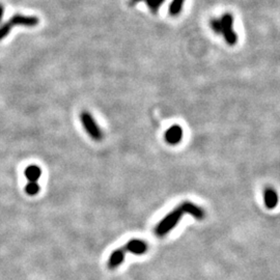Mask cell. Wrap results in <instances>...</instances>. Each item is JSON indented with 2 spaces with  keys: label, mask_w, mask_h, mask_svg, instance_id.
<instances>
[{
  "label": "cell",
  "mask_w": 280,
  "mask_h": 280,
  "mask_svg": "<svg viewBox=\"0 0 280 280\" xmlns=\"http://www.w3.org/2000/svg\"><path fill=\"white\" fill-rule=\"evenodd\" d=\"M183 129L182 127L178 126V125H173L172 127H170L169 129L166 131L164 137H165V141L168 144L171 145H176L178 143H180L183 139Z\"/></svg>",
  "instance_id": "obj_6"
},
{
  "label": "cell",
  "mask_w": 280,
  "mask_h": 280,
  "mask_svg": "<svg viewBox=\"0 0 280 280\" xmlns=\"http://www.w3.org/2000/svg\"><path fill=\"white\" fill-rule=\"evenodd\" d=\"M25 192L30 195H37L40 192V186L38 183H33V182H28V184L25 186Z\"/></svg>",
  "instance_id": "obj_13"
},
{
  "label": "cell",
  "mask_w": 280,
  "mask_h": 280,
  "mask_svg": "<svg viewBox=\"0 0 280 280\" xmlns=\"http://www.w3.org/2000/svg\"><path fill=\"white\" fill-rule=\"evenodd\" d=\"M182 210H183V212L184 213H187V214H189L191 215L192 217H194L195 219L197 220H202L205 218V211L200 208L198 206L194 205L193 203H190V202H185L183 204L180 205Z\"/></svg>",
  "instance_id": "obj_7"
},
{
  "label": "cell",
  "mask_w": 280,
  "mask_h": 280,
  "mask_svg": "<svg viewBox=\"0 0 280 280\" xmlns=\"http://www.w3.org/2000/svg\"><path fill=\"white\" fill-rule=\"evenodd\" d=\"M24 174H25L26 179L28 180V182L38 183L39 179L42 176V169L37 165H30V166L26 167Z\"/></svg>",
  "instance_id": "obj_10"
},
{
  "label": "cell",
  "mask_w": 280,
  "mask_h": 280,
  "mask_svg": "<svg viewBox=\"0 0 280 280\" xmlns=\"http://www.w3.org/2000/svg\"><path fill=\"white\" fill-rule=\"evenodd\" d=\"M210 28L216 34L222 36L226 44L233 46L238 43V34L233 29V17L229 13H225L219 18L210 20Z\"/></svg>",
  "instance_id": "obj_1"
},
{
  "label": "cell",
  "mask_w": 280,
  "mask_h": 280,
  "mask_svg": "<svg viewBox=\"0 0 280 280\" xmlns=\"http://www.w3.org/2000/svg\"><path fill=\"white\" fill-rule=\"evenodd\" d=\"M3 13H4V7L2 4H0V23H1L2 17H3Z\"/></svg>",
  "instance_id": "obj_16"
},
{
  "label": "cell",
  "mask_w": 280,
  "mask_h": 280,
  "mask_svg": "<svg viewBox=\"0 0 280 280\" xmlns=\"http://www.w3.org/2000/svg\"><path fill=\"white\" fill-rule=\"evenodd\" d=\"M185 0H172L170 5H169V15L172 17H176L178 15H180V13L182 11L183 5H184Z\"/></svg>",
  "instance_id": "obj_11"
},
{
  "label": "cell",
  "mask_w": 280,
  "mask_h": 280,
  "mask_svg": "<svg viewBox=\"0 0 280 280\" xmlns=\"http://www.w3.org/2000/svg\"><path fill=\"white\" fill-rule=\"evenodd\" d=\"M141 1H144V0H129V2H128V3H129L130 6H134L135 4L141 2Z\"/></svg>",
  "instance_id": "obj_15"
},
{
  "label": "cell",
  "mask_w": 280,
  "mask_h": 280,
  "mask_svg": "<svg viewBox=\"0 0 280 280\" xmlns=\"http://www.w3.org/2000/svg\"><path fill=\"white\" fill-rule=\"evenodd\" d=\"M10 30H11V28L9 27V25L7 24L6 22L4 23V24L0 26V41H2L3 39H5L9 34Z\"/></svg>",
  "instance_id": "obj_14"
},
{
  "label": "cell",
  "mask_w": 280,
  "mask_h": 280,
  "mask_svg": "<svg viewBox=\"0 0 280 280\" xmlns=\"http://www.w3.org/2000/svg\"><path fill=\"white\" fill-rule=\"evenodd\" d=\"M125 253L126 251L124 250V248H119L114 250L111 255L109 256V260H108V268L111 270L116 269V268L120 267L124 260H125Z\"/></svg>",
  "instance_id": "obj_8"
},
{
  "label": "cell",
  "mask_w": 280,
  "mask_h": 280,
  "mask_svg": "<svg viewBox=\"0 0 280 280\" xmlns=\"http://www.w3.org/2000/svg\"><path fill=\"white\" fill-rule=\"evenodd\" d=\"M164 1L165 0H144V2L153 14H157V11L159 10L160 6L164 3Z\"/></svg>",
  "instance_id": "obj_12"
},
{
  "label": "cell",
  "mask_w": 280,
  "mask_h": 280,
  "mask_svg": "<svg viewBox=\"0 0 280 280\" xmlns=\"http://www.w3.org/2000/svg\"><path fill=\"white\" fill-rule=\"evenodd\" d=\"M123 248L125 251H128L136 255H141L147 251V244L142 240L133 239L128 242Z\"/></svg>",
  "instance_id": "obj_5"
},
{
  "label": "cell",
  "mask_w": 280,
  "mask_h": 280,
  "mask_svg": "<svg viewBox=\"0 0 280 280\" xmlns=\"http://www.w3.org/2000/svg\"><path fill=\"white\" fill-rule=\"evenodd\" d=\"M80 120L84 130L90 136V138L95 140V141H101L103 139V132L97 122L93 120L92 115L88 111H82L80 114Z\"/></svg>",
  "instance_id": "obj_3"
},
{
  "label": "cell",
  "mask_w": 280,
  "mask_h": 280,
  "mask_svg": "<svg viewBox=\"0 0 280 280\" xmlns=\"http://www.w3.org/2000/svg\"><path fill=\"white\" fill-rule=\"evenodd\" d=\"M184 212L181 208V206H178L176 209L171 211L169 214H167L164 218H163L159 224L156 226L155 232L158 237H164L166 236L169 231H171L176 225L179 223L181 220Z\"/></svg>",
  "instance_id": "obj_2"
},
{
  "label": "cell",
  "mask_w": 280,
  "mask_h": 280,
  "mask_svg": "<svg viewBox=\"0 0 280 280\" xmlns=\"http://www.w3.org/2000/svg\"><path fill=\"white\" fill-rule=\"evenodd\" d=\"M264 201H265V205L267 209H270V210L275 209L279 201L277 192L273 188H271V187H268V188H266L265 193H264Z\"/></svg>",
  "instance_id": "obj_9"
},
{
  "label": "cell",
  "mask_w": 280,
  "mask_h": 280,
  "mask_svg": "<svg viewBox=\"0 0 280 280\" xmlns=\"http://www.w3.org/2000/svg\"><path fill=\"white\" fill-rule=\"evenodd\" d=\"M39 18L36 16H24L21 14H16L11 17L6 23L10 28L15 26H24V27H34L39 25Z\"/></svg>",
  "instance_id": "obj_4"
}]
</instances>
